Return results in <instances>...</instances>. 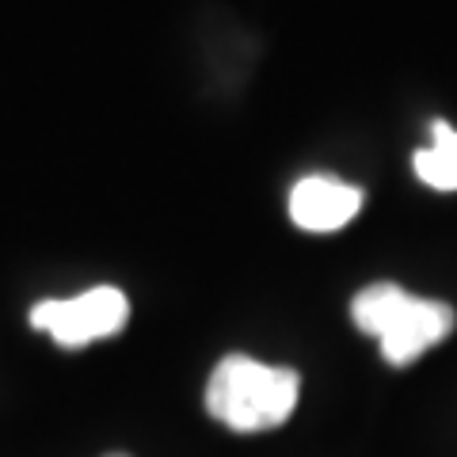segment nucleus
I'll use <instances>...</instances> for the list:
<instances>
[{
  "label": "nucleus",
  "instance_id": "f257e3e1",
  "mask_svg": "<svg viewBox=\"0 0 457 457\" xmlns=\"http://www.w3.org/2000/svg\"><path fill=\"white\" fill-rule=\"evenodd\" d=\"M297 393H302L297 370L255 362L248 354H225L206 385V411L228 431L260 435L290 420Z\"/></svg>",
  "mask_w": 457,
  "mask_h": 457
},
{
  "label": "nucleus",
  "instance_id": "39448f33",
  "mask_svg": "<svg viewBox=\"0 0 457 457\" xmlns=\"http://www.w3.org/2000/svg\"><path fill=\"white\" fill-rule=\"evenodd\" d=\"M431 134H435L431 145L411 156L416 176L435 191H457V130L446 122H435Z\"/></svg>",
  "mask_w": 457,
  "mask_h": 457
},
{
  "label": "nucleus",
  "instance_id": "f03ea898",
  "mask_svg": "<svg viewBox=\"0 0 457 457\" xmlns=\"http://www.w3.org/2000/svg\"><path fill=\"white\" fill-rule=\"evenodd\" d=\"M351 320L359 332L378 336L389 366H408L453 332L457 312L435 297L408 294L396 282H374L354 294Z\"/></svg>",
  "mask_w": 457,
  "mask_h": 457
},
{
  "label": "nucleus",
  "instance_id": "423d86ee",
  "mask_svg": "<svg viewBox=\"0 0 457 457\" xmlns=\"http://www.w3.org/2000/svg\"><path fill=\"white\" fill-rule=\"evenodd\" d=\"M107 457H126V453H107Z\"/></svg>",
  "mask_w": 457,
  "mask_h": 457
},
{
  "label": "nucleus",
  "instance_id": "20e7f679",
  "mask_svg": "<svg viewBox=\"0 0 457 457\" xmlns=\"http://www.w3.org/2000/svg\"><path fill=\"white\" fill-rule=\"evenodd\" d=\"M362 210V191L336 176H305L290 191V218L305 233H336Z\"/></svg>",
  "mask_w": 457,
  "mask_h": 457
},
{
  "label": "nucleus",
  "instance_id": "7ed1b4c3",
  "mask_svg": "<svg viewBox=\"0 0 457 457\" xmlns=\"http://www.w3.org/2000/svg\"><path fill=\"white\" fill-rule=\"evenodd\" d=\"M126 320H130V302H126V294L119 286H96V290L65 297V302L50 297V302H38L31 309V328L46 332L65 351L119 336Z\"/></svg>",
  "mask_w": 457,
  "mask_h": 457
}]
</instances>
